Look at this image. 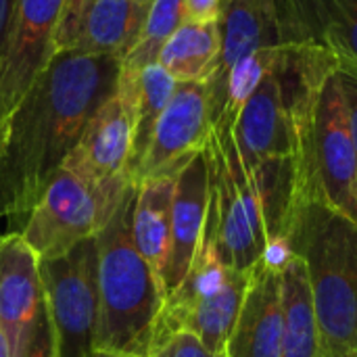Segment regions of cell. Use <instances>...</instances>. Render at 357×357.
Returning a JSON list of instances; mask_svg holds the SVG:
<instances>
[{"label": "cell", "instance_id": "28", "mask_svg": "<svg viewBox=\"0 0 357 357\" xmlns=\"http://www.w3.org/2000/svg\"><path fill=\"white\" fill-rule=\"evenodd\" d=\"M17 2L19 0H0V54H2V48L6 44L8 31H10V25H13Z\"/></svg>", "mask_w": 357, "mask_h": 357}, {"label": "cell", "instance_id": "12", "mask_svg": "<svg viewBox=\"0 0 357 357\" xmlns=\"http://www.w3.org/2000/svg\"><path fill=\"white\" fill-rule=\"evenodd\" d=\"M132 153V119L121 94L115 90L88 119L79 140L61 167L71 174L102 182L128 176Z\"/></svg>", "mask_w": 357, "mask_h": 357}, {"label": "cell", "instance_id": "30", "mask_svg": "<svg viewBox=\"0 0 357 357\" xmlns=\"http://www.w3.org/2000/svg\"><path fill=\"white\" fill-rule=\"evenodd\" d=\"M94 357H130V356H113V354H94Z\"/></svg>", "mask_w": 357, "mask_h": 357}, {"label": "cell", "instance_id": "5", "mask_svg": "<svg viewBox=\"0 0 357 357\" xmlns=\"http://www.w3.org/2000/svg\"><path fill=\"white\" fill-rule=\"evenodd\" d=\"M134 190L128 176L92 182L61 167L27 213L19 234L40 261L94 238Z\"/></svg>", "mask_w": 357, "mask_h": 357}, {"label": "cell", "instance_id": "19", "mask_svg": "<svg viewBox=\"0 0 357 357\" xmlns=\"http://www.w3.org/2000/svg\"><path fill=\"white\" fill-rule=\"evenodd\" d=\"M176 176H157L138 182L134 195V207H132V222H130L132 241L138 253L157 272L159 280L169 249L172 201H174Z\"/></svg>", "mask_w": 357, "mask_h": 357}, {"label": "cell", "instance_id": "4", "mask_svg": "<svg viewBox=\"0 0 357 357\" xmlns=\"http://www.w3.org/2000/svg\"><path fill=\"white\" fill-rule=\"evenodd\" d=\"M205 155L211 180L207 224L215 251L226 268L249 272L266 255L268 226L261 195L236 151L232 121L211 126Z\"/></svg>", "mask_w": 357, "mask_h": 357}, {"label": "cell", "instance_id": "2", "mask_svg": "<svg viewBox=\"0 0 357 357\" xmlns=\"http://www.w3.org/2000/svg\"><path fill=\"white\" fill-rule=\"evenodd\" d=\"M284 238L307 272L322 356L357 357V224L299 197Z\"/></svg>", "mask_w": 357, "mask_h": 357}, {"label": "cell", "instance_id": "26", "mask_svg": "<svg viewBox=\"0 0 357 357\" xmlns=\"http://www.w3.org/2000/svg\"><path fill=\"white\" fill-rule=\"evenodd\" d=\"M339 84H341V92H343V100H345V109H347V119H349V130H351L357 151V79L339 75Z\"/></svg>", "mask_w": 357, "mask_h": 357}, {"label": "cell", "instance_id": "18", "mask_svg": "<svg viewBox=\"0 0 357 357\" xmlns=\"http://www.w3.org/2000/svg\"><path fill=\"white\" fill-rule=\"evenodd\" d=\"M218 23L222 52L215 73L207 79L209 86L218 84L243 54L264 46H280L276 0H222Z\"/></svg>", "mask_w": 357, "mask_h": 357}, {"label": "cell", "instance_id": "22", "mask_svg": "<svg viewBox=\"0 0 357 357\" xmlns=\"http://www.w3.org/2000/svg\"><path fill=\"white\" fill-rule=\"evenodd\" d=\"M186 21L184 0H151L140 38L121 61V73L138 75L146 65L157 63L163 44Z\"/></svg>", "mask_w": 357, "mask_h": 357}, {"label": "cell", "instance_id": "20", "mask_svg": "<svg viewBox=\"0 0 357 357\" xmlns=\"http://www.w3.org/2000/svg\"><path fill=\"white\" fill-rule=\"evenodd\" d=\"M282 278V343L280 357H324L307 272L293 255L280 270Z\"/></svg>", "mask_w": 357, "mask_h": 357}, {"label": "cell", "instance_id": "27", "mask_svg": "<svg viewBox=\"0 0 357 357\" xmlns=\"http://www.w3.org/2000/svg\"><path fill=\"white\" fill-rule=\"evenodd\" d=\"M222 0H184L186 21H218Z\"/></svg>", "mask_w": 357, "mask_h": 357}, {"label": "cell", "instance_id": "1", "mask_svg": "<svg viewBox=\"0 0 357 357\" xmlns=\"http://www.w3.org/2000/svg\"><path fill=\"white\" fill-rule=\"evenodd\" d=\"M121 61L56 52L0 128V220H21L115 92Z\"/></svg>", "mask_w": 357, "mask_h": 357}, {"label": "cell", "instance_id": "10", "mask_svg": "<svg viewBox=\"0 0 357 357\" xmlns=\"http://www.w3.org/2000/svg\"><path fill=\"white\" fill-rule=\"evenodd\" d=\"M232 138L247 172L268 161L293 157V126L280 63L261 79L238 111L232 123Z\"/></svg>", "mask_w": 357, "mask_h": 357}, {"label": "cell", "instance_id": "3", "mask_svg": "<svg viewBox=\"0 0 357 357\" xmlns=\"http://www.w3.org/2000/svg\"><path fill=\"white\" fill-rule=\"evenodd\" d=\"M134 190L96 234L98 328L96 354L149 357L165 301L157 272L132 241Z\"/></svg>", "mask_w": 357, "mask_h": 357}, {"label": "cell", "instance_id": "24", "mask_svg": "<svg viewBox=\"0 0 357 357\" xmlns=\"http://www.w3.org/2000/svg\"><path fill=\"white\" fill-rule=\"evenodd\" d=\"M149 357H224L213 356L195 335L180 331L169 335L165 341L157 343Z\"/></svg>", "mask_w": 357, "mask_h": 357}, {"label": "cell", "instance_id": "7", "mask_svg": "<svg viewBox=\"0 0 357 357\" xmlns=\"http://www.w3.org/2000/svg\"><path fill=\"white\" fill-rule=\"evenodd\" d=\"M42 293L59 357H94L98 328L96 236L40 261Z\"/></svg>", "mask_w": 357, "mask_h": 357}, {"label": "cell", "instance_id": "21", "mask_svg": "<svg viewBox=\"0 0 357 357\" xmlns=\"http://www.w3.org/2000/svg\"><path fill=\"white\" fill-rule=\"evenodd\" d=\"M222 31L218 21H184L163 44L157 63L180 82H207L220 61Z\"/></svg>", "mask_w": 357, "mask_h": 357}, {"label": "cell", "instance_id": "23", "mask_svg": "<svg viewBox=\"0 0 357 357\" xmlns=\"http://www.w3.org/2000/svg\"><path fill=\"white\" fill-rule=\"evenodd\" d=\"M13 357H59L56 341H54V333H52V324H50V316H48L44 297H42V303L38 305L33 318L27 322Z\"/></svg>", "mask_w": 357, "mask_h": 357}, {"label": "cell", "instance_id": "15", "mask_svg": "<svg viewBox=\"0 0 357 357\" xmlns=\"http://www.w3.org/2000/svg\"><path fill=\"white\" fill-rule=\"evenodd\" d=\"M249 280H251V270L249 272L230 270L226 282L218 291L197 299L182 312L161 316L157 320L153 347L165 341L169 335L186 331L195 335L213 356H224L228 337L236 324L243 299L247 295Z\"/></svg>", "mask_w": 357, "mask_h": 357}, {"label": "cell", "instance_id": "13", "mask_svg": "<svg viewBox=\"0 0 357 357\" xmlns=\"http://www.w3.org/2000/svg\"><path fill=\"white\" fill-rule=\"evenodd\" d=\"M282 278L264 259L251 270L247 295L228 337L224 357H280Z\"/></svg>", "mask_w": 357, "mask_h": 357}, {"label": "cell", "instance_id": "14", "mask_svg": "<svg viewBox=\"0 0 357 357\" xmlns=\"http://www.w3.org/2000/svg\"><path fill=\"white\" fill-rule=\"evenodd\" d=\"M40 257L19 230L0 234V331L15 354L27 322L42 303Z\"/></svg>", "mask_w": 357, "mask_h": 357}, {"label": "cell", "instance_id": "8", "mask_svg": "<svg viewBox=\"0 0 357 357\" xmlns=\"http://www.w3.org/2000/svg\"><path fill=\"white\" fill-rule=\"evenodd\" d=\"M65 0H19L0 54V128L56 54L54 36Z\"/></svg>", "mask_w": 357, "mask_h": 357}, {"label": "cell", "instance_id": "11", "mask_svg": "<svg viewBox=\"0 0 357 357\" xmlns=\"http://www.w3.org/2000/svg\"><path fill=\"white\" fill-rule=\"evenodd\" d=\"M211 197L209 161L205 149L197 153L176 176L172 201L169 249L165 268L161 272L163 295L167 297L184 280L205 232Z\"/></svg>", "mask_w": 357, "mask_h": 357}, {"label": "cell", "instance_id": "25", "mask_svg": "<svg viewBox=\"0 0 357 357\" xmlns=\"http://www.w3.org/2000/svg\"><path fill=\"white\" fill-rule=\"evenodd\" d=\"M94 0H65L63 2V10H61V19H59V27H56V36H54V48L56 52H65L69 48V44L73 42L79 23L86 15V10L90 8Z\"/></svg>", "mask_w": 357, "mask_h": 357}, {"label": "cell", "instance_id": "17", "mask_svg": "<svg viewBox=\"0 0 357 357\" xmlns=\"http://www.w3.org/2000/svg\"><path fill=\"white\" fill-rule=\"evenodd\" d=\"M178 82L159 65H146L138 75L121 73L117 77V92L121 94L130 119H132V153L128 163V178L134 184V176L149 151L155 126L167 107Z\"/></svg>", "mask_w": 357, "mask_h": 357}, {"label": "cell", "instance_id": "29", "mask_svg": "<svg viewBox=\"0 0 357 357\" xmlns=\"http://www.w3.org/2000/svg\"><path fill=\"white\" fill-rule=\"evenodd\" d=\"M0 357H13L10 356V349H8V343H6V337H4L2 331H0Z\"/></svg>", "mask_w": 357, "mask_h": 357}, {"label": "cell", "instance_id": "16", "mask_svg": "<svg viewBox=\"0 0 357 357\" xmlns=\"http://www.w3.org/2000/svg\"><path fill=\"white\" fill-rule=\"evenodd\" d=\"M151 0H94L67 50L123 61L136 46Z\"/></svg>", "mask_w": 357, "mask_h": 357}, {"label": "cell", "instance_id": "6", "mask_svg": "<svg viewBox=\"0 0 357 357\" xmlns=\"http://www.w3.org/2000/svg\"><path fill=\"white\" fill-rule=\"evenodd\" d=\"M282 61L357 79V0H276Z\"/></svg>", "mask_w": 357, "mask_h": 357}, {"label": "cell", "instance_id": "9", "mask_svg": "<svg viewBox=\"0 0 357 357\" xmlns=\"http://www.w3.org/2000/svg\"><path fill=\"white\" fill-rule=\"evenodd\" d=\"M211 134L209 86L207 82H180L163 109L149 151L134 176V186L146 178L176 176Z\"/></svg>", "mask_w": 357, "mask_h": 357}]
</instances>
